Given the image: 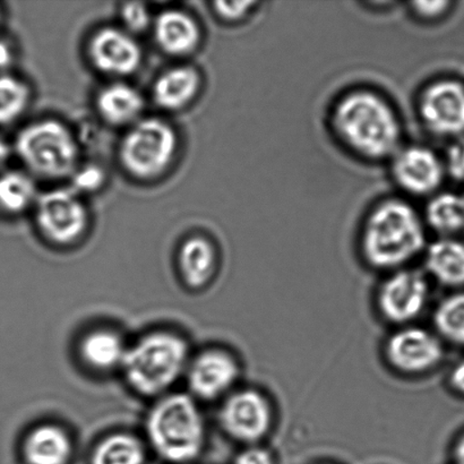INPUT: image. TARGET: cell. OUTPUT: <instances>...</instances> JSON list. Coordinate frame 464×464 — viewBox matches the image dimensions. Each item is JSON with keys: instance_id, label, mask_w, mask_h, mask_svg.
<instances>
[{"instance_id": "obj_15", "label": "cell", "mask_w": 464, "mask_h": 464, "mask_svg": "<svg viewBox=\"0 0 464 464\" xmlns=\"http://www.w3.org/2000/svg\"><path fill=\"white\" fill-rule=\"evenodd\" d=\"M154 39L162 52L170 56H186L198 49L201 30L189 14L167 9L159 14L153 24Z\"/></svg>"}, {"instance_id": "obj_4", "label": "cell", "mask_w": 464, "mask_h": 464, "mask_svg": "<svg viewBox=\"0 0 464 464\" xmlns=\"http://www.w3.org/2000/svg\"><path fill=\"white\" fill-rule=\"evenodd\" d=\"M147 430L153 449L168 461L188 462L201 452L202 416L188 395L172 394L161 400L149 415Z\"/></svg>"}, {"instance_id": "obj_14", "label": "cell", "mask_w": 464, "mask_h": 464, "mask_svg": "<svg viewBox=\"0 0 464 464\" xmlns=\"http://www.w3.org/2000/svg\"><path fill=\"white\" fill-rule=\"evenodd\" d=\"M238 375V365L229 353L208 350L199 354L190 366L188 384L198 398L213 400L226 393Z\"/></svg>"}, {"instance_id": "obj_18", "label": "cell", "mask_w": 464, "mask_h": 464, "mask_svg": "<svg viewBox=\"0 0 464 464\" xmlns=\"http://www.w3.org/2000/svg\"><path fill=\"white\" fill-rule=\"evenodd\" d=\"M426 270L440 285H464V241L442 237L426 248Z\"/></svg>"}, {"instance_id": "obj_3", "label": "cell", "mask_w": 464, "mask_h": 464, "mask_svg": "<svg viewBox=\"0 0 464 464\" xmlns=\"http://www.w3.org/2000/svg\"><path fill=\"white\" fill-rule=\"evenodd\" d=\"M188 348L176 334L156 332L127 349L121 367L139 393L156 395L175 383L188 362Z\"/></svg>"}, {"instance_id": "obj_12", "label": "cell", "mask_w": 464, "mask_h": 464, "mask_svg": "<svg viewBox=\"0 0 464 464\" xmlns=\"http://www.w3.org/2000/svg\"><path fill=\"white\" fill-rule=\"evenodd\" d=\"M392 160L395 183L404 192L415 197H427L438 192L447 176L442 158L420 145L400 149Z\"/></svg>"}, {"instance_id": "obj_22", "label": "cell", "mask_w": 464, "mask_h": 464, "mask_svg": "<svg viewBox=\"0 0 464 464\" xmlns=\"http://www.w3.org/2000/svg\"><path fill=\"white\" fill-rule=\"evenodd\" d=\"M426 222L442 237H452L464 230V195H434L426 207Z\"/></svg>"}, {"instance_id": "obj_23", "label": "cell", "mask_w": 464, "mask_h": 464, "mask_svg": "<svg viewBox=\"0 0 464 464\" xmlns=\"http://www.w3.org/2000/svg\"><path fill=\"white\" fill-rule=\"evenodd\" d=\"M34 179L26 172H0V213L17 216L35 204L38 199Z\"/></svg>"}, {"instance_id": "obj_32", "label": "cell", "mask_w": 464, "mask_h": 464, "mask_svg": "<svg viewBox=\"0 0 464 464\" xmlns=\"http://www.w3.org/2000/svg\"><path fill=\"white\" fill-rule=\"evenodd\" d=\"M234 464H275V460L267 450L252 447L240 452Z\"/></svg>"}, {"instance_id": "obj_10", "label": "cell", "mask_w": 464, "mask_h": 464, "mask_svg": "<svg viewBox=\"0 0 464 464\" xmlns=\"http://www.w3.org/2000/svg\"><path fill=\"white\" fill-rule=\"evenodd\" d=\"M444 349L438 336L421 327L402 326L385 345L386 361L402 374L418 375L442 362Z\"/></svg>"}, {"instance_id": "obj_33", "label": "cell", "mask_w": 464, "mask_h": 464, "mask_svg": "<svg viewBox=\"0 0 464 464\" xmlns=\"http://www.w3.org/2000/svg\"><path fill=\"white\" fill-rule=\"evenodd\" d=\"M15 59V53L6 40L0 39V72H7Z\"/></svg>"}, {"instance_id": "obj_21", "label": "cell", "mask_w": 464, "mask_h": 464, "mask_svg": "<svg viewBox=\"0 0 464 464\" xmlns=\"http://www.w3.org/2000/svg\"><path fill=\"white\" fill-rule=\"evenodd\" d=\"M126 352L121 336L106 330L92 332L85 336L81 344L83 361L99 371L121 366Z\"/></svg>"}, {"instance_id": "obj_34", "label": "cell", "mask_w": 464, "mask_h": 464, "mask_svg": "<svg viewBox=\"0 0 464 464\" xmlns=\"http://www.w3.org/2000/svg\"><path fill=\"white\" fill-rule=\"evenodd\" d=\"M450 384L457 392L464 394V359L454 366L450 374Z\"/></svg>"}, {"instance_id": "obj_31", "label": "cell", "mask_w": 464, "mask_h": 464, "mask_svg": "<svg viewBox=\"0 0 464 464\" xmlns=\"http://www.w3.org/2000/svg\"><path fill=\"white\" fill-rule=\"evenodd\" d=\"M413 14L420 20L438 21L451 11V2H416L411 4Z\"/></svg>"}, {"instance_id": "obj_24", "label": "cell", "mask_w": 464, "mask_h": 464, "mask_svg": "<svg viewBox=\"0 0 464 464\" xmlns=\"http://www.w3.org/2000/svg\"><path fill=\"white\" fill-rule=\"evenodd\" d=\"M142 443L129 434H115L95 448L92 464H143Z\"/></svg>"}, {"instance_id": "obj_27", "label": "cell", "mask_w": 464, "mask_h": 464, "mask_svg": "<svg viewBox=\"0 0 464 464\" xmlns=\"http://www.w3.org/2000/svg\"><path fill=\"white\" fill-rule=\"evenodd\" d=\"M121 17L125 31L130 34H142L151 24V15L142 3H126L121 8Z\"/></svg>"}, {"instance_id": "obj_35", "label": "cell", "mask_w": 464, "mask_h": 464, "mask_svg": "<svg viewBox=\"0 0 464 464\" xmlns=\"http://www.w3.org/2000/svg\"><path fill=\"white\" fill-rule=\"evenodd\" d=\"M12 156V149L9 147L6 140L0 138V172L3 171L5 166Z\"/></svg>"}, {"instance_id": "obj_17", "label": "cell", "mask_w": 464, "mask_h": 464, "mask_svg": "<svg viewBox=\"0 0 464 464\" xmlns=\"http://www.w3.org/2000/svg\"><path fill=\"white\" fill-rule=\"evenodd\" d=\"M97 111L111 126L134 125L144 109V99L133 86L121 82L104 86L98 93Z\"/></svg>"}, {"instance_id": "obj_25", "label": "cell", "mask_w": 464, "mask_h": 464, "mask_svg": "<svg viewBox=\"0 0 464 464\" xmlns=\"http://www.w3.org/2000/svg\"><path fill=\"white\" fill-rule=\"evenodd\" d=\"M30 99L31 91L24 81L0 72V126L17 121L29 106Z\"/></svg>"}, {"instance_id": "obj_13", "label": "cell", "mask_w": 464, "mask_h": 464, "mask_svg": "<svg viewBox=\"0 0 464 464\" xmlns=\"http://www.w3.org/2000/svg\"><path fill=\"white\" fill-rule=\"evenodd\" d=\"M88 54L102 74L127 76L139 70L142 50L129 32L116 27L98 30L89 41Z\"/></svg>"}, {"instance_id": "obj_28", "label": "cell", "mask_w": 464, "mask_h": 464, "mask_svg": "<svg viewBox=\"0 0 464 464\" xmlns=\"http://www.w3.org/2000/svg\"><path fill=\"white\" fill-rule=\"evenodd\" d=\"M71 179L72 189L75 193H91L102 188L104 183V172L102 168L94 165L77 167Z\"/></svg>"}, {"instance_id": "obj_2", "label": "cell", "mask_w": 464, "mask_h": 464, "mask_svg": "<svg viewBox=\"0 0 464 464\" xmlns=\"http://www.w3.org/2000/svg\"><path fill=\"white\" fill-rule=\"evenodd\" d=\"M362 253L379 270H401L426 247L424 221L411 204L391 198L368 213L362 230Z\"/></svg>"}, {"instance_id": "obj_5", "label": "cell", "mask_w": 464, "mask_h": 464, "mask_svg": "<svg viewBox=\"0 0 464 464\" xmlns=\"http://www.w3.org/2000/svg\"><path fill=\"white\" fill-rule=\"evenodd\" d=\"M14 150L30 174L39 179H67L79 167V144L70 129L58 121L27 125L17 134Z\"/></svg>"}, {"instance_id": "obj_6", "label": "cell", "mask_w": 464, "mask_h": 464, "mask_svg": "<svg viewBox=\"0 0 464 464\" xmlns=\"http://www.w3.org/2000/svg\"><path fill=\"white\" fill-rule=\"evenodd\" d=\"M179 138L172 126L158 118L140 120L122 138L118 157L127 174L140 180L156 179L174 161Z\"/></svg>"}, {"instance_id": "obj_11", "label": "cell", "mask_w": 464, "mask_h": 464, "mask_svg": "<svg viewBox=\"0 0 464 464\" xmlns=\"http://www.w3.org/2000/svg\"><path fill=\"white\" fill-rule=\"evenodd\" d=\"M220 421L231 438L254 444L266 438L272 425V409L267 399L257 391L243 390L227 400Z\"/></svg>"}, {"instance_id": "obj_9", "label": "cell", "mask_w": 464, "mask_h": 464, "mask_svg": "<svg viewBox=\"0 0 464 464\" xmlns=\"http://www.w3.org/2000/svg\"><path fill=\"white\" fill-rule=\"evenodd\" d=\"M429 295V282L422 273L397 270L382 284L377 306L386 321L407 326L424 312Z\"/></svg>"}, {"instance_id": "obj_8", "label": "cell", "mask_w": 464, "mask_h": 464, "mask_svg": "<svg viewBox=\"0 0 464 464\" xmlns=\"http://www.w3.org/2000/svg\"><path fill=\"white\" fill-rule=\"evenodd\" d=\"M420 121L438 138L464 136V83L442 79L426 86L418 100Z\"/></svg>"}, {"instance_id": "obj_20", "label": "cell", "mask_w": 464, "mask_h": 464, "mask_svg": "<svg viewBox=\"0 0 464 464\" xmlns=\"http://www.w3.org/2000/svg\"><path fill=\"white\" fill-rule=\"evenodd\" d=\"M217 264L215 246L204 237L195 236L181 245L179 266L186 284L201 288L211 279Z\"/></svg>"}, {"instance_id": "obj_16", "label": "cell", "mask_w": 464, "mask_h": 464, "mask_svg": "<svg viewBox=\"0 0 464 464\" xmlns=\"http://www.w3.org/2000/svg\"><path fill=\"white\" fill-rule=\"evenodd\" d=\"M201 84V75L194 67L170 68L154 83L153 100L165 111H181L197 98Z\"/></svg>"}, {"instance_id": "obj_19", "label": "cell", "mask_w": 464, "mask_h": 464, "mask_svg": "<svg viewBox=\"0 0 464 464\" xmlns=\"http://www.w3.org/2000/svg\"><path fill=\"white\" fill-rule=\"evenodd\" d=\"M23 454L27 464H66L72 456V442L59 427L43 425L26 436Z\"/></svg>"}, {"instance_id": "obj_7", "label": "cell", "mask_w": 464, "mask_h": 464, "mask_svg": "<svg viewBox=\"0 0 464 464\" xmlns=\"http://www.w3.org/2000/svg\"><path fill=\"white\" fill-rule=\"evenodd\" d=\"M35 221L39 231L50 243L67 246L84 235L89 213L74 190L58 188L36 199Z\"/></svg>"}, {"instance_id": "obj_37", "label": "cell", "mask_w": 464, "mask_h": 464, "mask_svg": "<svg viewBox=\"0 0 464 464\" xmlns=\"http://www.w3.org/2000/svg\"><path fill=\"white\" fill-rule=\"evenodd\" d=\"M2 17H3L2 8H0V22H2Z\"/></svg>"}, {"instance_id": "obj_36", "label": "cell", "mask_w": 464, "mask_h": 464, "mask_svg": "<svg viewBox=\"0 0 464 464\" xmlns=\"http://www.w3.org/2000/svg\"><path fill=\"white\" fill-rule=\"evenodd\" d=\"M454 464H464V435L459 439L453 451Z\"/></svg>"}, {"instance_id": "obj_30", "label": "cell", "mask_w": 464, "mask_h": 464, "mask_svg": "<svg viewBox=\"0 0 464 464\" xmlns=\"http://www.w3.org/2000/svg\"><path fill=\"white\" fill-rule=\"evenodd\" d=\"M256 5L255 2H216L213 6L221 20L232 23L244 20Z\"/></svg>"}, {"instance_id": "obj_29", "label": "cell", "mask_w": 464, "mask_h": 464, "mask_svg": "<svg viewBox=\"0 0 464 464\" xmlns=\"http://www.w3.org/2000/svg\"><path fill=\"white\" fill-rule=\"evenodd\" d=\"M442 160L445 174L459 183H464V136L452 140Z\"/></svg>"}, {"instance_id": "obj_1", "label": "cell", "mask_w": 464, "mask_h": 464, "mask_svg": "<svg viewBox=\"0 0 464 464\" xmlns=\"http://www.w3.org/2000/svg\"><path fill=\"white\" fill-rule=\"evenodd\" d=\"M331 126L349 151L366 160L393 158L401 145L398 113L375 91L361 89L343 94L332 111Z\"/></svg>"}, {"instance_id": "obj_26", "label": "cell", "mask_w": 464, "mask_h": 464, "mask_svg": "<svg viewBox=\"0 0 464 464\" xmlns=\"http://www.w3.org/2000/svg\"><path fill=\"white\" fill-rule=\"evenodd\" d=\"M434 324L444 339L464 347V293L450 295L439 304Z\"/></svg>"}]
</instances>
